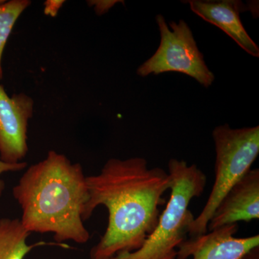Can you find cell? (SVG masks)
Segmentation results:
<instances>
[{
  "instance_id": "cell-1",
  "label": "cell",
  "mask_w": 259,
  "mask_h": 259,
  "mask_svg": "<svg viewBox=\"0 0 259 259\" xmlns=\"http://www.w3.org/2000/svg\"><path fill=\"white\" fill-rule=\"evenodd\" d=\"M87 183L83 222L98 206H105L109 214L106 231L90 250V258L110 259L141 248L159 221L163 194L171 187L168 172L149 168L144 158H113L99 175L87 177Z\"/></svg>"
},
{
  "instance_id": "cell-2",
  "label": "cell",
  "mask_w": 259,
  "mask_h": 259,
  "mask_svg": "<svg viewBox=\"0 0 259 259\" xmlns=\"http://www.w3.org/2000/svg\"><path fill=\"white\" fill-rule=\"evenodd\" d=\"M13 195L22 209L20 222L30 234L52 233L61 244L90 241L83 221L89 191L80 163L50 151L42 161L25 170Z\"/></svg>"
},
{
  "instance_id": "cell-3",
  "label": "cell",
  "mask_w": 259,
  "mask_h": 259,
  "mask_svg": "<svg viewBox=\"0 0 259 259\" xmlns=\"http://www.w3.org/2000/svg\"><path fill=\"white\" fill-rule=\"evenodd\" d=\"M168 169L171 196L157 226L139 250L110 259H177V248L186 240L195 218L189 205L192 199L203 193L207 177L197 165L175 158L168 161Z\"/></svg>"
},
{
  "instance_id": "cell-4",
  "label": "cell",
  "mask_w": 259,
  "mask_h": 259,
  "mask_svg": "<svg viewBox=\"0 0 259 259\" xmlns=\"http://www.w3.org/2000/svg\"><path fill=\"white\" fill-rule=\"evenodd\" d=\"M215 146L214 185L207 203L189 228L190 237L207 232L213 213L223 197L250 170L259 153V126L233 129L228 124L212 132Z\"/></svg>"
},
{
  "instance_id": "cell-5",
  "label": "cell",
  "mask_w": 259,
  "mask_h": 259,
  "mask_svg": "<svg viewBox=\"0 0 259 259\" xmlns=\"http://www.w3.org/2000/svg\"><path fill=\"white\" fill-rule=\"evenodd\" d=\"M161 42L157 51L139 66L137 74L141 77L150 74L177 72L188 75L204 88H209L214 75L207 67L199 51L192 30L185 20L172 21L169 26L164 17L156 15Z\"/></svg>"
},
{
  "instance_id": "cell-6",
  "label": "cell",
  "mask_w": 259,
  "mask_h": 259,
  "mask_svg": "<svg viewBox=\"0 0 259 259\" xmlns=\"http://www.w3.org/2000/svg\"><path fill=\"white\" fill-rule=\"evenodd\" d=\"M34 101L26 94L10 97L0 84V160L15 164L28 152V121L33 115Z\"/></svg>"
},
{
  "instance_id": "cell-7",
  "label": "cell",
  "mask_w": 259,
  "mask_h": 259,
  "mask_svg": "<svg viewBox=\"0 0 259 259\" xmlns=\"http://www.w3.org/2000/svg\"><path fill=\"white\" fill-rule=\"evenodd\" d=\"M237 223L216 228L209 233L190 237L177 248V259H241L259 246V236L236 238Z\"/></svg>"
},
{
  "instance_id": "cell-8",
  "label": "cell",
  "mask_w": 259,
  "mask_h": 259,
  "mask_svg": "<svg viewBox=\"0 0 259 259\" xmlns=\"http://www.w3.org/2000/svg\"><path fill=\"white\" fill-rule=\"evenodd\" d=\"M259 218V170L250 169L223 197L213 213L207 231L239 221Z\"/></svg>"
},
{
  "instance_id": "cell-9",
  "label": "cell",
  "mask_w": 259,
  "mask_h": 259,
  "mask_svg": "<svg viewBox=\"0 0 259 259\" xmlns=\"http://www.w3.org/2000/svg\"><path fill=\"white\" fill-rule=\"evenodd\" d=\"M188 3L196 15L221 29L249 55L259 57V47L249 36L240 18V13L244 10L242 2L191 0Z\"/></svg>"
},
{
  "instance_id": "cell-10",
  "label": "cell",
  "mask_w": 259,
  "mask_h": 259,
  "mask_svg": "<svg viewBox=\"0 0 259 259\" xmlns=\"http://www.w3.org/2000/svg\"><path fill=\"white\" fill-rule=\"evenodd\" d=\"M30 233L24 228L20 220L3 218L0 219V259H24L33 248L44 245H56L69 248L68 245L39 241L27 243Z\"/></svg>"
},
{
  "instance_id": "cell-11",
  "label": "cell",
  "mask_w": 259,
  "mask_h": 259,
  "mask_svg": "<svg viewBox=\"0 0 259 259\" xmlns=\"http://www.w3.org/2000/svg\"><path fill=\"white\" fill-rule=\"evenodd\" d=\"M31 4L29 0H11L0 6V81L3 78V52L15 23L27 8Z\"/></svg>"
},
{
  "instance_id": "cell-12",
  "label": "cell",
  "mask_w": 259,
  "mask_h": 259,
  "mask_svg": "<svg viewBox=\"0 0 259 259\" xmlns=\"http://www.w3.org/2000/svg\"><path fill=\"white\" fill-rule=\"evenodd\" d=\"M28 163L26 162H20L15 164L4 163L0 160V197L3 196V192L5 189L4 181L2 180L1 176L6 172H18L23 171L27 167Z\"/></svg>"
},
{
  "instance_id": "cell-13",
  "label": "cell",
  "mask_w": 259,
  "mask_h": 259,
  "mask_svg": "<svg viewBox=\"0 0 259 259\" xmlns=\"http://www.w3.org/2000/svg\"><path fill=\"white\" fill-rule=\"evenodd\" d=\"M118 1H89L90 6L95 8L97 14L102 15L106 13Z\"/></svg>"
},
{
  "instance_id": "cell-14",
  "label": "cell",
  "mask_w": 259,
  "mask_h": 259,
  "mask_svg": "<svg viewBox=\"0 0 259 259\" xmlns=\"http://www.w3.org/2000/svg\"><path fill=\"white\" fill-rule=\"evenodd\" d=\"M64 3V1L49 0V1L46 2L45 4H44L45 5L44 13L46 15H50L51 17L56 16Z\"/></svg>"
},
{
  "instance_id": "cell-15",
  "label": "cell",
  "mask_w": 259,
  "mask_h": 259,
  "mask_svg": "<svg viewBox=\"0 0 259 259\" xmlns=\"http://www.w3.org/2000/svg\"><path fill=\"white\" fill-rule=\"evenodd\" d=\"M241 259H259V246L250 250Z\"/></svg>"
},
{
  "instance_id": "cell-16",
  "label": "cell",
  "mask_w": 259,
  "mask_h": 259,
  "mask_svg": "<svg viewBox=\"0 0 259 259\" xmlns=\"http://www.w3.org/2000/svg\"><path fill=\"white\" fill-rule=\"evenodd\" d=\"M5 3H6V1H5V0H0V6H1V5H3V4H5Z\"/></svg>"
}]
</instances>
